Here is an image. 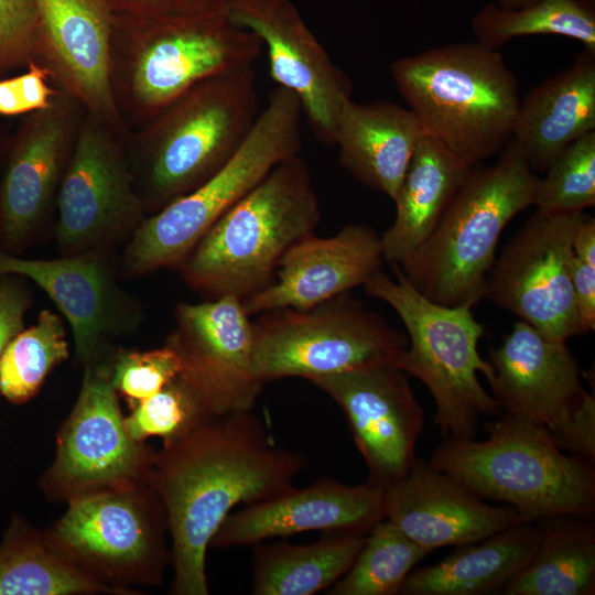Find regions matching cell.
Masks as SVG:
<instances>
[{
  "label": "cell",
  "instance_id": "6da1fadb",
  "mask_svg": "<svg viewBox=\"0 0 595 595\" xmlns=\"http://www.w3.org/2000/svg\"><path fill=\"white\" fill-rule=\"evenodd\" d=\"M306 458L278 446L252 412L206 415L156 452L150 486L162 501L172 541L173 595L209 593L205 558L231 509L293 487Z\"/></svg>",
  "mask_w": 595,
  "mask_h": 595
},
{
  "label": "cell",
  "instance_id": "7a4b0ae2",
  "mask_svg": "<svg viewBox=\"0 0 595 595\" xmlns=\"http://www.w3.org/2000/svg\"><path fill=\"white\" fill-rule=\"evenodd\" d=\"M263 43L235 24L224 0L158 18L112 15L110 84L130 130L197 83L250 66Z\"/></svg>",
  "mask_w": 595,
  "mask_h": 595
},
{
  "label": "cell",
  "instance_id": "3957f363",
  "mask_svg": "<svg viewBox=\"0 0 595 595\" xmlns=\"http://www.w3.org/2000/svg\"><path fill=\"white\" fill-rule=\"evenodd\" d=\"M259 112L250 65L197 83L131 130L126 155L145 215L216 174L239 150Z\"/></svg>",
  "mask_w": 595,
  "mask_h": 595
},
{
  "label": "cell",
  "instance_id": "277c9868",
  "mask_svg": "<svg viewBox=\"0 0 595 595\" xmlns=\"http://www.w3.org/2000/svg\"><path fill=\"white\" fill-rule=\"evenodd\" d=\"M320 220L309 166L293 155L220 216L176 269L194 291L244 301L271 283L282 256Z\"/></svg>",
  "mask_w": 595,
  "mask_h": 595
},
{
  "label": "cell",
  "instance_id": "5b68a950",
  "mask_svg": "<svg viewBox=\"0 0 595 595\" xmlns=\"http://www.w3.org/2000/svg\"><path fill=\"white\" fill-rule=\"evenodd\" d=\"M393 83L425 134L478 164L512 139L518 82L498 50L461 42L400 57Z\"/></svg>",
  "mask_w": 595,
  "mask_h": 595
},
{
  "label": "cell",
  "instance_id": "8992f818",
  "mask_svg": "<svg viewBox=\"0 0 595 595\" xmlns=\"http://www.w3.org/2000/svg\"><path fill=\"white\" fill-rule=\"evenodd\" d=\"M540 178L513 140L491 166L476 164L431 234L404 260L408 281L444 306H474L484 294L500 235L533 205Z\"/></svg>",
  "mask_w": 595,
  "mask_h": 595
},
{
  "label": "cell",
  "instance_id": "52a82bcc",
  "mask_svg": "<svg viewBox=\"0 0 595 595\" xmlns=\"http://www.w3.org/2000/svg\"><path fill=\"white\" fill-rule=\"evenodd\" d=\"M484 441L445 439L428 461L484 500L513 507L524 521L594 519V463L566 455L544 426L499 412Z\"/></svg>",
  "mask_w": 595,
  "mask_h": 595
},
{
  "label": "cell",
  "instance_id": "ba28073f",
  "mask_svg": "<svg viewBox=\"0 0 595 595\" xmlns=\"http://www.w3.org/2000/svg\"><path fill=\"white\" fill-rule=\"evenodd\" d=\"M394 279L379 270L364 292L390 305L401 318L409 339L396 366L420 380L434 399V424L445 439H474L483 418L499 413L497 403L480 381L494 369L482 358L478 342L484 326L472 306H444L423 296L392 264Z\"/></svg>",
  "mask_w": 595,
  "mask_h": 595
},
{
  "label": "cell",
  "instance_id": "9c48e42d",
  "mask_svg": "<svg viewBox=\"0 0 595 595\" xmlns=\"http://www.w3.org/2000/svg\"><path fill=\"white\" fill-rule=\"evenodd\" d=\"M302 107L278 86L235 155L208 181L147 216L119 258L120 279L176 268L205 232L280 162L299 154Z\"/></svg>",
  "mask_w": 595,
  "mask_h": 595
},
{
  "label": "cell",
  "instance_id": "30bf717a",
  "mask_svg": "<svg viewBox=\"0 0 595 595\" xmlns=\"http://www.w3.org/2000/svg\"><path fill=\"white\" fill-rule=\"evenodd\" d=\"M258 315L252 322V371L263 385L396 365L409 345L407 334L348 292L306 310L283 307Z\"/></svg>",
  "mask_w": 595,
  "mask_h": 595
},
{
  "label": "cell",
  "instance_id": "8fae6325",
  "mask_svg": "<svg viewBox=\"0 0 595 595\" xmlns=\"http://www.w3.org/2000/svg\"><path fill=\"white\" fill-rule=\"evenodd\" d=\"M67 505L45 534L79 570L115 595L161 583L172 553L166 511L150 484Z\"/></svg>",
  "mask_w": 595,
  "mask_h": 595
},
{
  "label": "cell",
  "instance_id": "7c38bea8",
  "mask_svg": "<svg viewBox=\"0 0 595 595\" xmlns=\"http://www.w3.org/2000/svg\"><path fill=\"white\" fill-rule=\"evenodd\" d=\"M110 359L84 367L78 397L58 430L54 459L40 482L50 501L68 504L150 482L156 452L127 433Z\"/></svg>",
  "mask_w": 595,
  "mask_h": 595
},
{
  "label": "cell",
  "instance_id": "4fadbf2b",
  "mask_svg": "<svg viewBox=\"0 0 595 595\" xmlns=\"http://www.w3.org/2000/svg\"><path fill=\"white\" fill-rule=\"evenodd\" d=\"M125 143L86 111L56 198L60 256L125 246L147 217Z\"/></svg>",
  "mask_w": 595,
  "mask_h": 595
},
{
  "label": "cell",
  "instance_id": "5bb4252c",
  "mask_svg": "<svg viewBox=\"0 0 595 595\" xmlns=\"http://www.w3.org/2000/svg\"><path fill=\"white\" fill-rule=\"evenodd\" d=\"M585 215L537 210L494 262L483 299L553 340L565 343L580 335L572 261L574 237Z\"/></svg>",
  "mask_w": 595,
  "mask_h": 595
},
{
  "label": "cell",
  "instance_id": "9a60e30c",
  "mask_svg": "<svg viewBox=\"0 0 595 595\" xmlns=\"http://www.w3.org/2000/svg\"><path fill=\"white\" fill-rule=\"evenodd\" d=\"M86 115L58 91L11 134L0 191V249L21 255L53 234L58 190Z\"/></svg>",
  "mask_w": 595,
  "mask_h": 595
},
{
  "label": "cell",
  "instance_id": "2e32d148",
  "mask_svg": "<svg viewBox=\"0 0 595 595\" xmlns=\"http://www.w3.org/2000/svg\"><path fill=\"white\" fill-rule=\"evenodd\" d=\"M120 258V257H119ZM116 249H95L56 259H26L0 249V275L33 281L67 320L83 367L109 359L115 342L136 335L145 314L119 285Z\"/></svg>",
  "mask_w": 595,
  "mask_h": 595
},
{
  "label": "cell",
  "instance_id": "e0dca14e",
  "mask_svg": "<svg viewBox=\"0 0 595 595\" xmlns=\"http://www.w3.org/2000/svg\"><path fill=\"white\" fill-rule=\"evenodd\" d=\"M165 344L178 357V378L207 415L253 410L263 383L252 371V322L240 299L177 303Z\"/></svg>",
  "mask_w": 595,
  "mask_h": 595
},
{
  "label": "cell",
  "instance_id": "ac0fdd59",
  "mask_svg": "<svg viewBox=\"0 0 595 595\" xmlns=\"http://www.w3.org/2000/svg\"><path fill=\"white\" fill-rule=\"evenodd\" d=\"M343 410L368 470L367 482L389 488L413 466L424 411L408 375L393 364L311 380Z\"/></svg>",
  "mask_w": 595,
  "mask_h": 595
},
{
  "label": "cell",
  "instance_id": "d6986e66",
  "mask_svg": "<svg viewBox=\"0 0 595 595\" xmlns=\"http://www.w3.org/2000/svg\"><path fill=\"white\" fill-rule=\"evenodd\" d=\"M231 21L260 37L271 77L294 93L317 140L334 144L351 83L329 58L289 0H224Z\"/></svg>",
  "mask_w": 595,
  "mask_h": 595
},
{
  "label": "cell",
  "instance_id": "ffe728a7",
  "mask_svg": "<svg viewBox=\"0 0 595 595\" xmlns=\"http://www.w3.org/2000/svg\"><path fill=\"white\" fill-rule=\"evenodd\" d=\"M37 62L50 83L77 99L86 111L127 140L110 84L112 15L98 0H35Z\"/></svg>",
  "mask_w": 595,
  "mask_h": 595
},
{
  "label": "cell",
  "instance_id": "44dd1931",
  "mask_svg": "<svg viewBox=\"0 0 595 595\" xmlns=\"http://www.w3.org/2000/svg\"><path fill=\"white\" fill-rule=\"evenodd\" d=\"M383 519L381 488L367 480L348 485L321 477L305 488L293 486L272 499L230 512L209 547H253L305 531L367 536Z\"/></svg>",
  "mask_w": 595,
  "mask_h": 595
},
{
  "label": "cell",
  "instance_id": "7402d4cb",
  "mask_svg": "<svg viewBox=\"0 0 595 595\" xmlns=\"http://www.w3.org/2000/svg\"><path fill=\"white\" fill-rule=\"evenodd\" d=\"M383 511L385 519L431 551L476 542L529 522L513 507L485 502L421 458L383 490Z\"/></svg>",
  "mask_w": 595,
  "mask_h": 595
},
{
  "label": "cell",
  "instance_id": "603a6c76",
  "mask_svg": "<svg viewBox=\"0 0 595 595\" xmlns=\"http://www.w3.org/2000/svg\"><path fill=\"white\" fill-rule=\"evenodd\" d=\"M488 381L499 412L550 429L565 420L587 393L577 361L564 342L517 322L489 351Z\"/></svg>",
  "mask_w": 595,
  "mask_h": 595
},
{
  "label": "cell",
  "instance_id": "cb8c5ba5",
  "mask_svg": "<svg viewBox=\"0 0 595 595\" xmlns=\"http://www.w3.org/2000/svg\"><path fill=\"white\" fill-rule=\"evenodd\" d=\"M385 262L381 237L350 224L329 237L312 234L280 259L273 280L242 301L249 316L290 307L306 310L364 285Z\"/></svg>",
  "mask_w": 595,
  "mask_h": 595
},
{
  "label": "cell",
  "instance_id": "d4e9b609",
  "mask_svg": "<svg viewBox=\"0 0 595 595\" xmlns=\"http://www.w3.org/2000/svg\"><path fill=\"white\" fill-rule=\"evenodd\" d=\"M595 131V55L584 50L520 100L512 134L530 167L547 171L574 140Z\"/></svg>",
  "mask_w": 595,
  "mask_h": 595
},
{
  "label": "cell",
  "instance_id": "484cf974",
  "mask_svg": "<svg viewBox=\"0 0 595 595\" xmlns=\"http://www.w3.org/2000/svg\"><path fill=\"white\" fill-rule=\"evenodd\" d=\"M424 133L409 108L387 100L357 104L350 99L338 115L334 144L342 166L393 201Z\"/></svg>",
  "mask_w": 595,
  "mask_h": 595
},
{
  "label": "cell",
  "instance_id": "4316f807",
  "mask_svg": "<svg viewBox=\"0 0 595 595\" xmlns=\"http://www.w3.org/2000/svg\"><path fill=\"white\" fill-rule=\"evenodd\" d=\"M475 165L421 137L393 199L394 220L380 235L386 262L400 264L424 241Z\"/></svg>",
  "mask_w": 595,
  "mask_h": 595
},
{
  "label": "cell",
  "instance_id": "83f0119b",
  "mask_svg": "<svg viewBox=\"0 0 595 595\" xmlns=\"http://www.w3.org/2000/svg\"><path fill=\"white\" fill-rule=\"evenodd\" d=\"M539 538L536 522H521L483 540L458 545L442 561L413 570L399 594L500 593L531 560Z\"/></svg>",
  "mask_w": 595,
  "mask_h": 595
},
{
  "label": "cell",
  "instance_id": "f1b7e54d",
  "mask_svg": "<svg viewBox=\"0 0 595 595\" xmlns=\"http://www.w3.org/2000/svg\"><path fill=\"white\" fill-rule=\"evenodd\" d=\"M593 520L577 516H552L537 520L540 538L534 554L499 594H595Z\"/></svg>",
  "mask_w": 595,
  "mask_h": 595
},
{
  "label": "cell",
  "instance_id": "f546056e",
  "mask_svg": "<svg viewBox=\"0 0 595 595\" xmlns=\"http://www.w3.org/2000/svg\"><path fill=\"white\" fill-rule=\"evenodd\" d=\"M366 536L323 533L310 544L253 545L252 594L312 595L328 589L353 565Z\"/></svg>",
  "mask_w": 595,
  "mask_h": 595
},
{
  "label": "cell",
  "instance_id": "4dcf8cb0",
  "mask_svg": "<svg viewBox=\"0 0 595 595\" xmlns=\"http://www.w3.org/2000/svg\"><path fill=\"white\" fill-rule=\"evenodd\" d=\"M111 594L41 532L15 521L0 545V595Z\"/></svg>",
  "mask_w": 595,
  "mask_h": 595
},
{
  "label": "cell",
  "instance_id": "1f68e13d",
  "mask_svg": "<svg viewBox=\"0 0 595 595\" xmlns=\"http://www.w3.org/2000/svg\"><path fill=\"white\" fill-rule=\"evenodd\" d=\"M470 26L477 42L495 50L519 36L551 34L576 40L595 55V7L577 0H538L518 9L486 3Z\"/></svg>",
  "mask_w": 595,
  "mask_h": 595
},
{
  "label": "cell",
  "instance_id": "d6a6232c",
  "mask_svg": "<svg viewBox=\"0 0 595 595\" xmlns=\"http://www.w3.org/2000/svg\"><path fill=\"white\" fill-rule=\"evenodd\" d=\"M431 552L383 519L366 536V541L350 569L326 589V594H399L414 566Z\"/></svg>",
  "mask_w": 595,
  "mask_h": 595
},
{
  "label": "cell",
  "instance_id": "836d02e7",
  "mask_svg": "<svg viewBox=\"0 0 595 595\" xmlns=\"http://www.w3.org/2000/svg\"><path fill=\"white\" fill-rule=\"evenodd\" d=\"M69 357L62 317L42 310L34 325L7 345L0 359V393L12 403L30 400L46 376Z\"/></svg>",
  "mask_w": 595,
  "mask_h": 595
},
{
  "label": "cell",
  "instance_id": "e575fe53",
  "mask_svg": "<svg viewBox=\"0 0 595 595\" xmlns=\"http://www.w3.org/2000/svg\"><path fill=\"white\" fill-rule=\"evenodd\" d=\"M540 178L534 203L549 215L584 212L595 205V131L570 143Z\"/></svg>",
  "mask_w": 595,
  "mask_h": 595
},
{
  "label": "cell",
  "instance_id": "d590c367",
  "mask_svg": "<svg viewBox=\"0 0 595 595\" xmlns=\"http://www.w3.org/2000/svg\"><path fill=\"white\" fill-rule=\"evenodd\" d=\"M131 409L123 424L129 436L137 442H145L150 436H160L163 443L174 441L207 415L178 376Z\"/></svg>",
  "mask_w": 595,
  "mask_h": 595
},
{
  "label": "cell",
  "instance_id": "8d00e7d4",
  "mask_svg": "<svg viewBox=\"0 0 595 595\" xmlns=\"http://www.w3.org/2000/svg\"><path fill=\"white\" fill-rule=\"evenodd\" d=\"M180 368L177 355L166 344L149 350L118 346L110 359V378L131 408L161 391L178 376Z\"/></svg>",
  "mask_w": 595,
  "mask_h": 595
},
{
  "label": "cell",
  "instance_id": "74e56055",
  "mask_svg": "<svg viewBox=\"0 0 595 595\" xmlns=\"http://www.w3.org/2000/svg\"><path fill=\"white\" fill-rule=\"evenodd\" d=\"M35 0H0V76L37 60Z\"/></svg>",
  "mask_w": 595,
  "mask_h": 595
},
{
  "label": "cell",
  "instance_id": "f35d334b",
  "mask_svg": "<svg viewBox=\"0 0 595 595\" xmlns=\"http://www.w3.org/2000/svg\"><path fill=\"white\" fill-rule=\"evenodd\" d=\"M572 283L580 335L595 328V219L585 215L573 242Z\"/></svg>",
  "mask_w": 595,
  "mask_h": 595
},
{
  "label": "cell",
  "instance_id": "ab89813d",
  "mask_svg": "<svg viewBox=\"0 0 595 595\" xmlns=\"http://www.w3.org/2000/svg\"><path fill=\"white\" fill-rule=\"evenodd\" d=\"M58 91L50 83L46 69L32 60L24 73L0 78V116L28 115L44 109L51 105Z\"/></svg>",
  "mask_w": 595,
  "mask_h": 595
},
{
  "label": "cell",
  "instance_id": "60d3db41",
  "mask_svg": "<svg viewBox=\"0 0 595 595\" xmlns=\"http://www.w3.org/2000/svg\"><path fill=\"white\" fill-rule=\"evenodd\" d=\"M562 451L594 463L595 459V398L586 393L581 404L556 425L547 429Z\"/></svg>",
  "mask_w": 595,
  "mask_h": 595
},
{
  "label": "cell",
  "instance_id": "b9f144b4",
  "mask_svg": "<svg viewBox=\"0 0 595 595\" xmlns=\"http://www.w3.org/2000/svg\"><path fill=\"white\" fill-rule=\"evenodd\" d=\"M26 279L0 275V359L9 342L24 328V317L33 304Z\"/></svg>",
  "mask_w": 595,
  "mask_h": 595
},
{
  "label": "cell",
  "instance_id": "7bdbcfd3",
  "mask_svg": "<svg viewBox=\"0 0 595 595\" xmlns=\"http://www.w3.org/2000/svg\"><path fill=\"white\" fill-rule=\"evenodd\" d=\"M209 0H98L111 14L131 18H158L185 12Z\"/></svg>",
  "mask_w": 595,
  "mask_h": 595
},
{
  "label": "cell",
  "instance_id": "ee69618b",
  "mask_svg": "<svg viewBox=\"0 0 595 595\" xmlns=\"http://www.w3.org/2000/svg\"><path fill=\"white\" fill-rule=\"evenodd\" d=\"M11 134L7 127L0 123V191L10 149Z\"/></svg>",
  "mask_w": 595,
  "mask_h": 595
},
{
  "label": "cell",
  "instance_id": "f6af8a7d",
  "mask_svg": "<svg viewBox=\"0 0 595 595\" xmlns=\"http://www.w3.org/2000/svg\"><path fill=\"white\" fill-rule=\"evenodd\" d=\"M538 0H496V4L505 9H518Z\"/></svg>",
  "mask_w": 595,
  "mask_h": 595
},
{
  "label": "cell",
  "instance_id": "bcb514c9",
  "mask_svg": "<svg viewBox=\"0 0 595 595\" xmlns=\"http://www.w3.org/2000/svg\"><path fill=\"white\" fill-rule=\"evenodd\" d=\"M580 2H583L585 4H588V6H592V7H595V0H577Z\"/></svg>",
  "mask_w": 595,
  "mask_h": 595
}]
</instances>
